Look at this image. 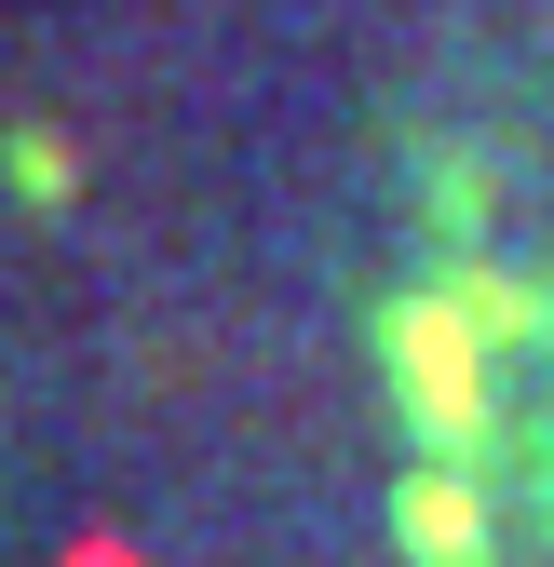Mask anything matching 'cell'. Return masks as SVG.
Masks as SVG:
<instances>
[{
  "label": "cell",
  "mask_w": 554,
  "mask_h": 567,
  "mask_svg": "<svg viewBox=\"0 0 554 567\" xmlns=\"http://www.w3.org/2000/svg\"><path fill=\"white\" fill-rule=\"evenodd\" d=\"M379 365H392L406 419H420L433 446H473V419H488V324L460 298H392L379 311Z\"/></svg>",
  "instance_id": "cell-1"
},
{
  "label": "cell",
  "mask_w": 554,
  "mask_h": 567,
  "mask_svg": "<svg viewBox=\"0 0 554 567\" xmlns=\"http://www.w3.org/2000/svg\"><path fill=\"white\" fill-rule=\"evenodd\" d=\"M392 540L420 554V567H473L488 514H473V486H460V473H406V486H392Z\"/></svg>",
  "instance_id": "cell-2"
},
{
  "label": "cell",
  "mask_w": 554,
  "mask_h": 567,
  "mask_svg": "<svg viewBox=\"0 0 554 567\" xmlns=\"http://www.w3.org/2000/svg\"><path fill=\"white\" fill-rule=\"evenodd\" d=\"M447 298H460L473 324H488V338H527V324H541V298H527L514 270H473V284H447Z\"/></svg>",
  "instance_id": "cell-3"
},
{
  "label": "cell",
  "mask_w": 554,
  "mask_h": 567,
  "mask_svg": "<svg viewBox=\"0 0 554 567\" xmlns=\"http://www.w3.org/2000/svg\"><path fill=\"white\" fill-rule=\"evenodd\" d=\"M0 163H14V189H41V203H68V176H82V163H68V135H41V122H14V150H0Z\"/></svg>",
  "instance_id": "cell-4"
},
{
  "label": "cell",
  "mask_w": 554,
  "mask_h": 567,
  "mask_svg": "<svg viewBox=\"0 0 554 567\" xmlns=\"http://www.w3.org/2000/svg\"><path fill=\"white\" fill-rule=\"evenodd\" d=\"M68 567H150V554H122V540H68Z\"/></svg>",
  "instance_id": "cell-5"
}]
</instances>
